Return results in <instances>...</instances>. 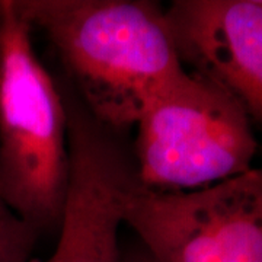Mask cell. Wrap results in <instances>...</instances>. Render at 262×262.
<instances>
[{
	"instance_id": "8",
	"label": "cell",
	"mask_w": 262,
	"mask_h": 262,
	"mask_svg": "<svg viewBox=\"0 0 262 262\" xmlns=\"http://www.w3.org/2000/svg\"><path fill=\"white\" fill-rule=\"evenodd\" d=\"M121 262H159L134 237L133 242L121 245Z\"/></svg>"
},
{
	"instance_id": "7",
	"label": "cell",
	"mask_w": 262,
	"mask_h": 262,
	"mask_svg": "<svg viewBox=\"0 0 262 262\" xmlns=\"http://www.w3.org/2000/svg\"><path fill=\"white\" fill-rule=\"evenodd\" d=\"M39 236L0 198V262H32Z\"/></svg>"
},
{
	"instance_id": "1",
	"label": "cell",
	"mask_w": 262,
	"mask_h": 262,
	"mask_svg": "<svg viewBox=\"0 0 262 262\" xmlns=\"http://www.w3.org/2000/svg\"><path fill=\"white\" fill-rule=\"evenodd\" d=\"M54 48L66 83L103 125L128 133L144 103L181 75L166 10L151 0H13Z\"/></svg>"
},
{
	"instance_id": "3",
	"label": "cell",
	"mask_w": 262,
	"mask_h": 262,
	"mask_svg": "<svg viewBox=\"0 0 262 262\" xmlns=\"http://www.w3.org/2000/svg\"><path fill=\"white\" fill-rule=\"evenodd\" d=\"M134 128L137 182L160 192L194 191L242 175L258 150L244 110L187 69L150 96Z\"/></svg>"
},
{
	"instance_id": "2",
	"label": "cell",
	"mask_w": 262,
	"mask_h": 262,
	"mask_svg": "<svg viewBox=\"0 0 262 262\" xmlns=\"http://www.w3.org/2000/svg\"><path fill=\"white\" fill-rule=\"evenodd\" d=\"M0 198L39 234L58 232L70 178L64 95L13 0H0Z\"/></svg>"
},
{
	"instance_id": "4",
	"label": "cell",
	"mask_w": 262,
	"mask_h": 262,
	"mask_svg": "<svg viewBox=\"0 0 262 262\" xmlns=\"http://www.w3.org/2000/svg\"><path fill=\"white\" fill-rule=\"evenodd\" d=\"M124 225L159 262H262V168L181 192L136 179Z\"/></svg>"
},
{
	"instance_id": "5",
	"label": "cell",
	"mask_w": 262,
	"mask_h": 262,
	"mask_svg": "<svg viewBox=\"0 0 262 262\" xmlns=\"http://www.w3.org/2000/svg\"><path fill=\"white\" fill-rule=\"evenodd\" d=\"M66 106L70 178L58 241L47 259L32 262H121L124 198L137 179L130 141L73 96Z\"/></svg>"
},
{
	"instance_id": "6",
	"label": "cell",
	"mask_w": 262,
	"mask_h": 262,
	"mask_svg": "<svg viewBox=\"0 0 262 262\" xmlns=\"http://www.w3.org/2000/svg\"><path fill=\"white\" fill-rule=\"evenodd\" d=\"M165 10L184 67L262 130V0H175Z\"/></svg>"
},
{
	"instance_id": "9",
	"label": "cell",
	"mask_w": 262,
	"mask_h": 262,
	"mask_svg": "<svg viewBox=\"0 0 262 262\" xmlns=\"http://www.w3.org/2000/svg\"><path fill=\"white\" fill-rule=\"evenodd\" d=\"M0 57H2V18H0Z\"/></svg>"
}]
</instances>
